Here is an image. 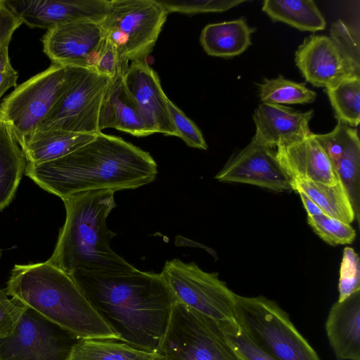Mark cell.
<instances>
[{
	"instance_id": "cell-33",
	"label": "cell",
	"mask_w": 360,
	"mask_h": 360,
	"mask_svg": "<svg viewBox=\"0 0 360 360\" xmlns=\"http://www.w3.org/2000/svg\"><path fill=\"white\" fill-rule=\"evenodd\" d=\"M338 302H342L353 293L360 291L359 257L351 247L343 251L338 283Z\"/></svg>"
},
{
	"instance_id": "cell-12",
	"label": "cell",
	"mask_w": 360,
	"mask_h": 360,
	"mask_svg": "<svg viewBox=\"0 0 360 360\" xmlns=\"http://www.w3.org/2000/svg\"><path fill=\"white\" fill-rule=\"evenodd\" d=\"M105 39L100 22L84 20L48 29L41 42L43 51L51 63L94 68Z\"/></svg>"
},
{
	"instance_id": "cell-39",
	"label": "cell",
	"mask_w": 360,
	"mask_h": 360,
	"mask_svg": "<svg viewBox=\"0 0 360 360\" xmlns=\"http://www.w3.org/2000/svg\"><path fill=\"white\" fill-rule=\"evenodd\" d=\"M8 45L6 44L0 49V98L11 87H16L18 72L12 66Z\"/></svg>"
},
{
	"instance_id": "cell-36",
	"label": "cell",
	"mask_w": 360,
	"mask_h": 360,
	"mask_svg": "<svg viewBox=\"0 0 360 360\" xmlns=\"http://www.w3.org/2000/svg\"><path fill=\"white\" fill-rule=\"evenodd\" d=\"M0 289V340L13 333L27 307Z\"/></svg>"
},
{
	"instance_id": "cell-1",
	"label": "cell",
	"mask_w": 360,
	"mask_h": 360,
	"mask_svg": "<svg viewBox=\"0 0 360 360\" xmlns=\"http://www.w3.org/2000/svg\"><path fill=\"white\" fill-rule=\"evenodd\" d=\"M71 276L117 340L156 352L178 302L161 273L80 270Z\"/></svg>"
},
{
	"instance_id": "cell-6",
	"label": "cell",
	"mask_w": 360,
	"mask_h": 360,
	"mask_svg": "<svg viewBox=\"0 0 360 360\" xmlns=\"http://www.w3.org/2000/svg\"><path fill=\"white\" fill-rule=\"evenodd\" d=\"M112 77L84 67H67L60 93L37 131L96 134L101 107Z\"/></svg>"
},
{
	"instance_id": "cell-32",
	"label": "cell",
	"mask_w": 360,
	"mask_h": 360,
	"mask_svg": "<svg viewBox=\"0 0 360 360\" xmlns=\"http://www.w3.org/2000/svg\"><path fill=\"white\" fill-rule=\"evenodd\" d=\"M167 13L186 14L219 13L228 11L245 0H158Z\"/></svg>"
},
{
	"instance_id": "cell-8",
	"label": "cell",
	"mask_w": 360,
	"mask_h": 360,
	"mask_svg": "<svg viewBox=\"0 0 360 360\" xmlns=\"http://www.w3.org/2000/svg\"><path fill=\"white\" fill-rule=\"evenodd\" d=\"M154 360H240L218 323L179 301Z\"/></svg>"
},
{
	"instance_id": "cell-16",
	"label": "cell",
	"mask_w": 360,
	"mask_h": 360,
	"mask_svg": "<svg viewBox=\"0 0 360 360\" xmlns=\"http://www.w3.org/2000/svg\"><path fill=\"white\" fill-rule=\"evenodd\" d=\"M123 82L152 133L178 136L169 113L168 98L157 73L147 63H131L123 76Z\"/></svg>"
},
{
	"instance_id": "cell-40",
	"label": "cell",
	"mask_w": 360,
	"mask_h": 360,
	"mask_svg": "<svg viewBox=\"0 0 360 360\" xmlns=\"http://www.w3.org/2000/svg\"><path fill=\"white\" fill-rule=\"evenodd\" d=\"M300 196L303 205L309 217L324 214L319 207L311 200L305 193L297 191Z\"/></svg>"
},
{
	"instance_id": "cell-10",
	"label": "cell",
	"mask_w": 360,
	"mask_h": 360,
	"mask_svg": "<svg viewBox=\"0 0 360 360\" xmlns=\"http://www.w3.org/2000/svg\"><path fill=\"white\" fill-rule=\"evenodd\" d=\"M67 76V67L53 63L4 98L0 122L8 127L23 146L37 132L57 100Z\"/></svg>"
},
{
	"instance_id": "cell-29",
	"label": "cell",
	"mask_w": 360,
	"mask_h": 360,
	"mask_svg": "<svg viewBox=\"0 0 360 360\" xmlns=\"http://www.w3.org/2000/svg\"><path fill=\"white\" fill-rule=\"evenodd\" d=\"M314 135L332 164L347 150L360 143L356 129L339 120L331 131Z\"/></svg>"
},
{
	"instance_id": "cell-22",
	"label": "cell",
	"mask_w": 360,
	"mask_h": 360,
	"mask_svg": "<svg viewBox=\"0 0 360 360\" xmlns=\"http://www.w3.org/2000/svg\"><path fill=\"white\" fill-rule=\"evenodd\" d=\"M95 136L63 130L37 131L21 148L27 164L36 165L63 157L89 142Z\"/></svg>"
},
{
	"instance_id": "cell-18",
	"label": "cell",
	"mask_w": 360,
	"mask_h": 360,
	"mask_svg": "<svg viewBox=\"0 0 360 360\" xmlns=\"http://www.w3.org/2000/svg\"><path fill=\"white\" fill-rule=\"evenodd\" d=\"M276 148V158L292 181L305 180L327 185L340 182L332 162L314 133Z\"/></svg>"
},
{
	"instance_id": "cell-31",
	"label": "cell",
	"mask_w": 360,
	"mask_h": 360,
	"mask_svg": "<svg viewBox=\"0 0 360 360\" xmlns=\"http://www.w3.org/2000/svg\"><path fill=\"white\" fill-rule=\"evenodd\" d=\"M219 326L228 345L242 360H275L250 339L239 322Z\"/></svg>"
},
{
	"instance_id": "cell-26",
	"label": "cell",
	"mask_w": 360,
	"mask_h": 360,
	"mask_svg": "<svg viewBox=\"0 0 360 360\" xmlns=\"http://www.w3.org/2000/svg\"><path fill=\"white\" fill-rule=\"evenodd\" d=\"M155 354L112 339H80L68 360H154Z\"/></svg>"
},
{
	"instance_id": "cell-4",
	"label": "cell",
	"mask_w": 360,
	"mask_h": 360,
	"mask_svg": "<svg viewBox=\"0 0 360 360\" xmlns=\"http://www.w3.org/2000/svg\"><path fill=\"white\" fill-rule=\"evenodd\" d=\"M5 290L80 339L117 340V335L95 311L72 276L46 261L15 264Z\"/></svg>"
},
{
	"instance_id": "cell-27",
	"label": "cell",
	"mask_w": 360,
	"mask_h": 360,
	"mask_svg": "<svg viewBox=\"0 0 360 360\" xmlns=\"http://www.w3.org/2000/svg\"><path fill=\"white\" fill-rule=\"evenodd\" d=\"M262 103L273 104H306L314 102L316 93L304 83H297L279 75L276 78L264 79L258 84Z\"/></svg>"
},
{
	"instance_id": "cell-28",
	"label": "cell",
	"mask_w": 360,
	"mask_h": 360,
	"mask_svg": "<svg viewBox=\"0 0 360 360\" xmlns=\"http://www.w3.org/2000/svg\"><path fill=\"white\" fill-rule=\"evenodd\" d=\"M338 120L352 127L360 122V77L343 81L326 89Z\"/></svg>"
},
{
	"instance_id": "cell-2",
	"label": "cell",
	"mask_w": 360,
	"mask_h": 360,
	"mask_svg": "<svg viewBox=\"0 0 360 360\" xmlns=\"http://www.w3.org/2000/svg\"><path fill=\"white\" fill-rule=\"evenodd\" d=\"M158 165L142 149L101 131L89 142L58 159L32 165L25 174L62 200L88 191L136 189L153 182Z\"/></svg>"
},
{
	"instance_id": "cell-37",
	"label": "cell",
	"mask_w": 360,
	"mask_h": 360,
	"mask_svg": "<svg viewBox=\"0 0 360 360\" xmlns=\"http://www.w3.org/2000/svg\"><path fill=\"white\" fill-rule=\"evenodd\" d=\"M129 65L121 61L113 44L105 37L94 69L100 74L113 77L126 73Z\"/></svg>"
},
{
	"instance_id": "cell-15",
	"label": "cell",
	"mask_w": 360,
	"mask_h": 360,
	"mask_svg": "<svg viewBox=\"0 0 360 360\" xmlns=\"http://www.w3.org/2000/svg\"><path fill=\"white\" fill-rule=\"evenodd\" d=\"M9 8L30 27L46 29L77 20L101 22L110 0H5Z\"/></svg>"
},
{
	"instance_id": "cell-41",
	"label": "cell",
	"mask_w": 360,
	"mask_h": 360,
	"mask_svg": "<svg viewBox=\"0 0 360 360\" xmlns=\"http://www.w3.org/2000/svg\"><path fill=\"white\" fill-rule=\"evenodd\" d=\"M1 255H2V250H1V249L0 248V257H1Z\"/></svg>"
},
{
	"instance_id": "cell-21",
	"label": "cell",
	"mask_w": 360,
	"mask_h": 360,
	"mask_svg": "<svg viewBox=\"0 0 360 360\" xmlns=\"http://www.w3.org/2000/svg\"><path fill=\"white\" fill-rule=\"evenodd\" d=\"M256 31L244 18L212 23L202 30L200 41L210 56L232 58L243 53L251 44V36Z\"/></svg>"
},
{
	"instance_id": "cell-11",
	"label": "cell",
	"mask_w": 360,
	"mask_h": 360,
	"mask_svg": "<svg viewBox=\"0 0 360 360\" xmlns=\"http://www.w3.org/2000/svg\"><path fill=\"white\" fill-rule=\"evenodd\" d=\"M79 340L27 307L13 333L0 340V360H68Z\"/></svg>"
},
{
	"instance_id": "cell-24",
	"label": "cell",
	"mask_w": 360,
	"mask_h": 360,
	"mask_svg": "<svg viewBox=\"0 0 360 360\" xmlns=\"http://www.w3.org/2000/svg\"><path fill=\"white\" fill-rule=\"evenodd\" d=\"M262 11L274 22L288 24L300 31L323 30L326 20L312 0H265Z\"/></svg>"
},
{
	"instance_id": "cell-20",
	"label": "cell",
	"mask_w": 360,
	"mask_h": 360,
	"mask_svg": "<svg viewBox=\"0 0 360 360\" xmlns=\"http://www.w3.org/2000/svg\"><path fill=\"white\" fill-rule=\"evenodd\" d=\"M123 75L112 77L101 107L98 128H114L134 136L152 134L128 93Z\"/></svg>"
},
{
	"instance_id": "cell-5",
	"label": "cell",
	"mask_w": 360,
	"mask_h": 360,
	"mask_svg": "<svg viewBox=\"0 0 360 360\" xmlns=\"http://www.w3.org/2000/svg\"><path fill=\"white\" fill-rule=\"evenodd\" d=\"M239 323L250 339L275 360H321L276 302L236 294Z\"/></svg>"
},
{
	"instance_id": "cell-19",
	"label": "cell",
	"mask_w": 360,
	"mask_h": 360,
	"mask_svg": "<svg viewBox=\"0 0 360 360\" xmlns=\"http://www.w3.org/2000/svg\"><path fill=\"white\" fill-rule=\"evenodd\" d=\"M325 329L337 360H360V291L332 305Z\"/></svg>"
},
{
	"instance_id": "cell-35",
	"label": "cell",
	"mask_w": 360,
	"mask_h": 360,
	"mask_svg": "<svg viewBox=\"0 0 360 360\" xmlns=\"http://www.w3.org/2000/svg\"><path fill=\"white\" fill-rule=\"evenodd\" d=\"M167 107L178 136L190 147L207 150L208 146L198 127L170 100Z\"/></svg>"
},
{
	"instance_id": "cell-14",
	"label": "cell",
	"mask_w": 360,
	"mask_h": 360,
	"mask_svg": "<svg viewBox=\"0 0 360 360\" xmlns=\"http://www.w3.org/2000/svg\"><path fill=\"white\" fill-rule=\"evenodd\" d=\"M295 61L305 80L326 89L354 77L360 70L344 56L330 37L311 34L295 52Z\"/></svg>"
},
{
	"instance_id": "cell-25",
	"label": "cell",
	"mask_w": 360,
	"mask_h": 360,
	"mask_svg": "<svg viewBox=\"0 0 360 360\" xmlns=\"http://www.w3.org/2000/svg\"><path fill=\"white\" fill-rule=\"evenodd\" d=\"M292 190L305 193L324 214L351 224L356 218L348 193L340 181L327 185L305 180H292Z\"/></svg>"
},
{
	"instance_id": "cell-7",
	"label": "cell",
	"mask_w": 360,
	"mask_h": 360,
	"mask_svg": "<svg viewBox=\"0 0 360 360\" xmlns=\"http://www.w3.org/2000/svg\"><path fill=\"white\" fill-rule=\"evenodd\" d=\"M168 13L158 0H110L100 22L122 62L146 61Z\"/></svg>"
},
{
	"instance_id": "cell-38",
	"label": "cell",
	"mask_w": 360,
	"mask_h": 360,
	"mask_svg": "<svg viewBox=\"0 0 360 360\" xmlns=\"http://www.w3.org/2000/svg\"><path fill=\"white\" fill-rule=\"evenodd\" d=\"M21 19L0 0V49L9 44L15 31L22 25Z\"/></svg>"
},
{
	"instance_id": "cell-17",
	"label": "cell",
	"mask_w": 360,
	"mask_h": 360,
	"mask_svg": "<svg viewBox=\"0 0 360 360\" xmlns=\"http://www.w3.org/2000/svg\"><path fill=\"white\" fill-rule=\"evenodd\" d=\"M313 115V110L302 112L280 104L261 103L253 115L256 131L252 139L272 148L302 140L312 134L309 122Z\"/></svg>"
},
{
	"instance_id": "cell-23",
	"label": "cell",
	"mask_w": 360,
	"mask_h": 360,
	"mask_svg": "<svg viewBox=\"0 0 360 360\" xmlns=\"http://www.w3.org/2000/svg\"><path fill=\"white\" fill-rule=\"evenodd\" d=\"M27 160L13 134L0 122V212L13 200Z\"/></svg>"
},
{
	"instance_id": "cell-3",
	"label": "cell",
	"mask_w": 360,
	"mask_h": 360,
	"mask_svg": "<svg viewBox=\"0 0 360 360\" xmlns=\"http://www.w3.org/2000/svg\"><path fill=\"white\" fill-rule=\"evenodd\" d=\"M114 194L110 190H94L63 199L65 224L46 262L70 276L80 270L106 273L134 270L110 245L116 233L108 229L106 219L116 207Z\"/></svg>"
},
{
	"instance_id": "cell-13",
	"label": "cell",
	"mask_w": 360,
	"mask_h": 360,
	"mask_svg": "<svg viewBox=\"0 0 360 360\" xmlns=\"http://www.w3.org/2000/svg\"><path fill=\"white\" fill-rule=\"evenodd\" d=\"M214 179L255 185L275 192L292 191V179L279 164L276 150L252 139L229 159Z\"/></svg>"
},
{
	"instance_id": "cell-34",
	"label": "cell",
	"mask_w": 360,
	"mask_h": 360,
	"mask_svg": "<svg viewBox=\"0 0 360 360\" xmlns=\"http://www.w3.org/2000/svg\"><path fill=\"white\" fill-rule=\"evenodd\" d=\"M330 37L344 56L360 70V38L358 28L340 20L333 23Z\"/></svg>"
},
{
	"instance_id": "cell-9",
	"label": "cell",
	"mask_w": 360,
	"mask_h": 360,
	"mask_svg": "<svg viewBox=\"0 0 360 360\" xmlns=\"http://www.w3.org/2000/svg\"><path fill=\"white\" fill-rule=\"evenodd\" d=\"M178 301L219 323H238L236 294L218 273L201 269L194 262L166 261L161 271Z\"/></svg>"
},
{
	"instance_id": "cell-30",
	"label": "cell",
	"mask_w": 360,
	"mask_h": 360,
	"mask_svg": "<svg viewBox=\"0 0 360 360\" xmlns=\"http://www.w3.org/2000/svg\"><path fill=\"white\" fill-rule=\"evenodd\" d=\"M307 222L315 233L330 245L350 244L356 237L350 224L326 214L308 216Z\"/></svg>"
}]
</instances>
